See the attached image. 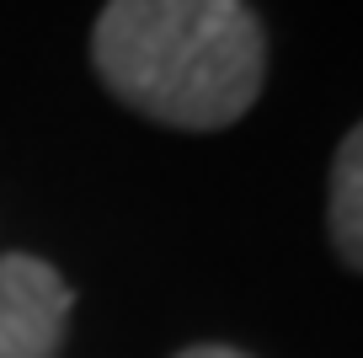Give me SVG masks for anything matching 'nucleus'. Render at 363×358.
Wrapping results in <instances>:
<instances>
[{
    "label": "nucleus",
    "instance_id": "1",
    "mask_svg": "<svg viewBox=\"0 0 363 358\" xmlns=\"http://www.w3.org/2000/svg\"><path fill=\"white\" fill-rule=\"evenodd\" d=\"M107 97L182 134L240 124L267 80V33L246 0H107L91 27Z\"/></svg>",
    "mask_w": 363,
    "mask_h": 358
},
{
    "label": "nucleus",
    "instance_id": "2",
    "mask_svg": "<svg viewBox=\"0 0 363 358\" xmlns=\"http://www.w3.org/2000/svg\"><path fill=\"white\" fill-rule=\"evenodd\" d=\"M75 289L33 251L0 257V358H59Z\"/></svg>",
    "mask_w": 363,
    "mask_h": 358
},
{
    "label": "nucleus",
    "instance_id": "3",
    "mask_svg": "<svg viewBox=\"0 0 363 358\" xmlns=\"http://www.w3.org/2000/svg\"><path fill=\"white\" fill-rule=\"evenodd\" d=\"M326 224H331V251L347 273L363 268V134L347 129L331 156V198H326Z\"/></svg>",
    "mask_w": 363,
    "mask_h": 358
},
{
    "label": "nucleus",
    "instance_id": "4",
    "mask_svg": "<svg viewBox=\"0 0 363 358\" xmlns=\"http://www.w3.org/2000/svg\"><path fill=\"white\" fill-rule=\"evenodd\" d=\"M177 358H251V353H240V347H225V342H193V347H182Z\"/></svg>",
    "mask_w": 363,
    "mask_h": 358
}]
</instances>
